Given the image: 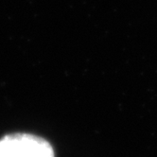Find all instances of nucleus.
<instances>
[{
	"label": "nucleus",
	"mask_w": 157,
	"mask_h": 157,
	"mask_svg": "<svg viewBox=\"0 0 157 157\" xmlns=\"http://www.w3.org/2000/svg\"><path fill=\"white\" fill-rule=\"evenodd\" d=\"M0 157H55L48 141L30 133H13L0 139Z\"/></svg>",
	"instance_id": "1"
}]
</instances>
